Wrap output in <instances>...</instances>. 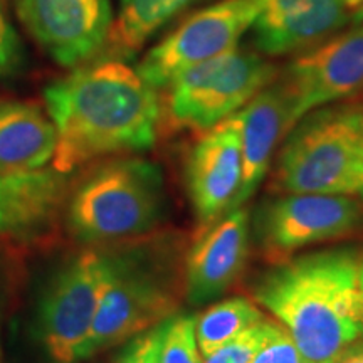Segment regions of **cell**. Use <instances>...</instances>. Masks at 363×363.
<instances>
[{
    "label": "cell",
    "instance_id": "1",
    "mask_svg": "<svg viewBox=\"0 0 363 363\" xmlns=\"http://www.w3.org/2000/svg\"><path fill=\"white\" fill-rule=\"evenodd\" d=\"M44 101L57 136L52 169L61 174L103 157L143 152L157 142V89L121 61L78 67L49 84Z\"/></svg>",
    "mask_w": 363,
    "mask_h": 363
},
{
    "label": "cell",
    "instance_id": "2",
    "mask_svg": "<svg viewBox=\"0 0 363 363\" xmlns=\"http://www.w3.org/2000/svg\"><path fill=\"white\" fill-rule=\"evenodd\" d=\"M358 254L352 246L321 249L272 262L249 288L296 343L306 363H335L363 338Z\"/></svg>",
    "mask_w": 363,
    "mask_h": 363
},
{
    "label": "cell",
    "instance_id": "3",
    "mask_svg": "<svg viewBox=\"0 0 363 363\" xmlns=\"http://www.w3.org/2000/svg\"><path fill=\"white\" fill-rule=\"evenodd\" d=\"M110 254V274L79 360L128 342L175 316L184 294L179 246L148 240Z\"/></svg>",
    "mask_w": 363,
    "mask_h": 363
},
{
    "label": "cell",
    "instance_id": "4",
    "mask_svg": "<svg viewBox=\"0 0 363 363\" xmlns=\"http://www.w3.org/2000/svg\"><path fill=\"white\" fill-rule=\"evenodd\" d=\"M363 185V103L316 108L288 131L271 194L353 195Z\"/></svg>",
    "mask_w": 363,
    "mask_h": 363
},
{
    "label": "cell",
    "instance_id": "5",
    "mask_svg": "<svg viewBox=\"0 0 363 363\" xmlns=\"http://www.w3.org/2000/svg\"><path fill=\"white\" fill-rule=\"evenodd\" d=\"M163 214V177L143 158H118L94 169L66 201L69 233L81 242H113L147 234Z\"/></svg>",
    "mask_w": 363,
    "mask_h": 363
},
{
    "label": "cell",
    "instance_id": "6",
    "mask_svg": "<svg viewBox=\"0 0 363 363\" xmlns=\"http://www.w3.org/2000/svg\"><path fill=\"white\" fill-rule=\"evenodd\" d=\"M278 76L264 57L234 49L190 67L163 88L160 123L165 121L172 131L203 133L240 111Z\"/></svg>",
    "mask_w": 363,
    "mask_h": 363
},
{
    "label": "cell",
    "instance_id": "7",
    "mask_svg": "<svg viewBox=\"0 0 363 363\" xmlns=\"http://www.w3.org/2000/svg\"><path fill=\"white\" fill-rule=\"evenodd\" d=\"M252 235L271 264L316 244L363 239V202L340 194H278L257 207Z\"/></svg>",
    "mask_w": 363,
    "mask_h": 363
},
{
    "label": "cell",
    "instance_id": "8",
    "mask_svg": "<svg viewBox=\"0 0 363 363\" xmlns=\"http://www.w3.org/2000/svg\"><path fill=\"white\" fill-rule=\"evenodd\" d=\"M261 4L262 0H222L202 9L150 49L136 71L153 89L167 88L190 67L238 49Z\"/></svg>",
    "mask_w": 363,
    "mask_h": 363
},
{
    "label": "cell",
    "instance_id": "9",
    "mask_svg": "<svg viewBox=\"0 0 363 363\" xmlns=\"http://www.w3.org/2000/svg\"><path fill=\"white\" fill-rule=\"evenodd\" d=\"M110 274V254L88 249L67 262L40 305V340L56 363H74L88 338Z\"/></svg>",
    "mask_w": 363,
    "mask_h": 363
},
{
    "label": "cell",
    "instance_id": "10",
    "mask_svg": "<svg viewBox=\"0 0 363 363\" xmlns=\"http://www.w3.org/2000/svg\"><path fill=\"white\" fill-rule=\"evenodd\" d=\"M291 101L293 125L316 108L363 91V27L352 26L308 49L278 76Z\"/></svg>",
    "mask_w": 363,
    "mask_h": 363
},
{
    "label": "cell",
    "instance_id": "11",
    "mask_svg": "<svg viewBox=\"0 0 363 363\" xmlns=\"http://www.w3.org/2000/svg\"><path fill=\"white\" fill-rule=\"evenodd\" d=\"M17 16L52 61L78 67L101 52L113 26L110 0H13Z\"/></svg>",
    "mask_w": 363,
    "mask_h": 363
},
{
    "label": "cell",
    "instance_id": "12",
    "mask_svg": "<svg viewBox=\"0 0 363 363\" xmlns=\"http://www.w3.org/2000/svg\"><path fill=\"white\" fill-rule=\"evenodd\" d=\"M242 175V121L239 111L203 131L185 165V184L197 233L202 235L230 211Z\"/></svg>",
    "mask_w": 363,
    "mask_h": 363
},
{
    "label": "cell",
    "instance_id": "13",
    "mask_svg": "<svg viewBox=\"0 0 363 363\" xmlns=\"http://www.w3.org/2000/svg\"><path fill=\"white\" fill-rule=\"evenodd\" d=\"M251 247V217L238 207L199 238L184 261V296L202 306L229 291L242 276Z\"/></svg>",
    "mask_w": 363,
    "mask_h": 363
},
{
    "label": "cell",
    "instance_id": "14",
    "mask_svg": "<svg viewBox=\"0 0 363 363\" xmlns=\"http://www.w3.org/2000/svg\"><path fill=\"white\" fill-rule=\"evenodd\" d=\"M352 21L342 0H262L252 22L254 44L267 56L305 52Z\"/></svg>",
    "mask_w": 363,
    "mask_h": 363
},
{
    "label": "cell",
    "instance_id": "15",
    "mask_svg": "<svg viewBox=\"0 0 363 363\" xmlns=\"http://www.w3.org/2000/svg\"><path fill=\"white\" fill-rule=\"evenodd\" d=\"M239 115L242 121V175L230 211L244 207L252 197L269 170L276 148L294 126L291 101L278 78L261 89Z\"/></svg>",
    "mask_w": 363,
    "mask_h": 363
},
{
    "label": "cell",
    "instance_id": "16",
    "mask_svg": "<svg viewBox=\"0 0 363 363\" xmlns=\"http://www.w3.org/2000/svg\"><path fill=\"white\" fill-rule=\"evenodd\" d=\"M71 192L69 174L40 169L0 175V238L29 239L61 214Z\"/></svg>",
    "mask_w": 363,
    "mask_h": 363
},
{
    "label": "cell",
    "instance_id": "17",
    "mask_svg": "<svg viewBox=\"0 0 363 363\" xmlns=\"http://www.w3.org/2000/svg\"><path fill=\"white\" fill-rule=\"evenodd\" d=\"M56 128L35 103H0V175L48 167L56 152Z\"/></svg>",
    "mask_w": 363,
    "mask_h": 363
},
{
    "label": "cell",
    "instance_id": "18",
    "mask_svg": "<svg viewBox=\"0 0 363 363\" xmlns=\"http://www.w3.org/2000/svg\"><path fill=\"white\" fill-rule=\"evenodd\" d=\"M195 0H120V12L111 26L110 43L118 52L138 51L177 13Z\"/></svg>",
    "mask_w": 363,
    "mask_h": 363
},
{
    "label": "cell",
    "instance_id": "19",
    "mask_svg": "<svg viewBox=\"0 0 363 363\" xmlns=\"http://www.w3.org/2000/svg\"><path fill=\"white\" fill-rule=\"evenodd\" d=\"M266 313L251 298L233 296L214 303L195 318V340L202 357L211 355L240 331L257 323Z\"/></svg>",
    "mask_w": 363,
    "mask_h": 363
},
{
    "label": "cell",
    "instance_id": "20",
    "mask_svg": "<svg viewBox=\"0 0 363 363\" xmlns=\"http://www.w3.org/2000/svg\"><path fill=\"white\" fill-rule=\"evenodd\" d=\"M278 328V321L269 315H264L257 323L240 331L238 337L222 345L211 355L202 357V363H251L262 343Z\"/></svg>",
    "mask_w": 363,
    "mask_h": 363
},
{
    "label": "cell",
    "instance_id": "21",
    "mask_svg": "<svg viewBox=\"0 0 363 363\" xmlns=\"http://www.w3.org/2000/svg\"><path fill=\"white\" fill-rule=\"evenodd\" d=\"M195 318L172 316L165 321L160 345V363H202L195 340Z\"/></svg>",
    "mask_w": 363,
    "mask_h": 363
},
{
    "label": "cell",
    "instance_id": "22",
    "mask_svg": "<svg viewBox=\"0 0 363 363\" xmlns=\"http://www.w3.org/2000/svg\"><path fill=\"white\" fill-rule=\"evenodd\" d=\"M24 45L12 24L6 0H0V78H11L24 66Z\"/></svg>",
    "mask_w": 363,
    "mask_h": 363
},
{
    "label": "cell",
    "instance_id": "23",
    "mask_svg": "<svg viewBox=\"0 0 363 363\" xmlns=\"http://www.w3.org/2000/svg\"><path fill=\"white\" fill-rule=\"evenodd\" d=\"M251 363H306V360L288 331L279 325V328L256 352Z\"/></svg>",
    "mask_w": 363,
    "mask_h": 363
},
{
    "label": "cell",
    "instance_id": "24",
    "mask_svg": "<svg viewBox=\"0 0 363 363\" xmlns=\"http://www.w3.org/2000/svg\"><path fill=\"white\" fill-rule=\"evenodd\" d=\"M165 321L131 338L120 363H160V345Z\"/></svg>",
    "mask_w": 363,
    "mask_h": 363
},
{
    "label": "cell",
    "instance_id": "25",
    "mask_svg": "<svg viewBox=\"0 0 363 363\" xmlns=\"http://www.w3.org/2000/svg\"><path fill=\"white\" fill-rule=\"evenodd\" d=\"M335 363H363V338L348 345Z\"/></svg>",
    "mask_w": 363,
    "mask_h": 363
},
{
    "label": "cell",
    "instance_id": "26",
    "mask_svg": "<svg viewBox=\"0 0 363 363\" xmlns=\"http://www.w3.org/2000/svg\"><path fill=\"white\" fill-rule=\"evenodd\" d=\"M358 291H360L362 316H363V249H360V254H358Z\"/></svg>",
    "mask_w": 363,
    "mask_h": 363
},
{
    "label": "cell",
    "instance_id": "27",
    "mask_svg": "<svg viewBox=\"0 0 363 363\" xmlns=\"http://www.w3.org/2000/svg\"><path fill=\"white\" fill-rule=\"evenodd\" d=\"M352 26L355 27H363V4L358 9L353 11V16H352Z\"/></svg>",
    "mask_w": 363,
    "mask_h": 363
},
{
    "label": "cell",
    "instance_id": "28",
    "mask_svg": "<svg viewBox=\"0 0 363 363\" xmlns=\"http://www.w3.org/2000/svg\"><path fill=\"white\" fill-rule=\"evenodd\" d=\"M342 2L353 12V11H355V9H358V7L362 6L363 0H342Z\"/></svg>",
    "mask_w": 363,
    "mask_h": 363
},
{
    "label": "cell",
    "instance_id": "29",
    "mask_svg": "<svg viewBox=\"0 0 363 363\" xmlns=\"http://www.w3.org/2000/svg\"><path fill=\"white\" fill-rule=\"evenodd\" d=\"M357 194H358V199H360V201L363 202V185H362L360 189H358V192H357Z\"/></svg>",
    "mask_w": 363,
    "mask_h": 363
},
{
    "label": "cell",
    "instance_id": "30",
    "mask_svg": "<svg viewBox=\"0 0 363 363\" xmlns=\"http://www.w3.org/2000/svg\"><path fill=\"white\" fill-rule=\"evenodd\" d=\"M0 363H4V360H2V352H0Z\"/></svg>",
    "mask_w": 363,
    "mask_h": 363
}]
</instances>
